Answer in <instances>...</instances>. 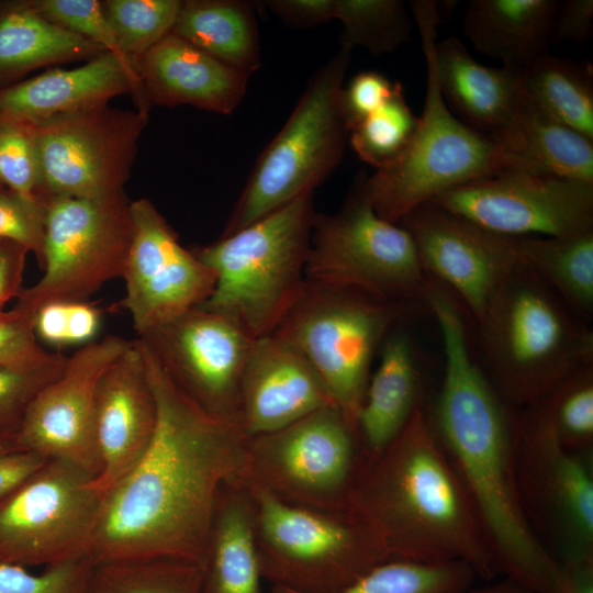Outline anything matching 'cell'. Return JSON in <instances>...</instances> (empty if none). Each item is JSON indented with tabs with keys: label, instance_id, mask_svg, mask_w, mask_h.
Here are the masks:
<instances>
[{
	"label": "cell",
	"instance_id": "cell-32",
	"mask_svg": "<svg viewBox=\"0 0 593 593\" xmlns=\"http://www.w3.org/2000/svg\"><path fill=\"white\" fill-rule=\"evenodd\" d=\"M517 75L527 100L593 141V69L590 63L546 53Z\"/></svg>",
	"mask_w": 593,
	"mask_h": 593
},
{
	"label": "cell",
	"instance_id": "cell-11",
	"mask_svg": "<svg viewBox=\"0 0 593 593\" xmlns=\"http://www.w3.org/2000/svg\"><path fill=\"white\" fill-rule=\"evenodd\" d=\"M246 480L284 503L320 511L349 510L367 459L358 429L336 405L246 437Z\"/></svg>",
	"mask_w": 593,
	"mask_h": 593
},
{
	"label": "cell",
	"instance_id": "cell-1",
	"mask_svg": "<svg viewBox=\"0 0 593 593\" xmlns=\"http://www.w3.org/2000/svg\"><path fill=\"white\" fill-rule=\"evenodd\" d=\"M157 406L153 439L136 466L102 497L90 559H172L202 568L220 491L248 477L237 423L193 403L135 339Z\"/></svg>",
	"mask_w": 593,
	"mask_h": 593
},
{
	"label": "cell",
	"instance_id": "cell-25",
	"mask_svg": "<svg viewBox=\"0 0 593 593\" xmlns=\"http://www.w3.org/2000/svg\"><path fill=\"white\" fill-rule=\"evenodd\" d=\"M505 170L518 169L593 184V141L555 120L524 96L490 135Z\"/></svg>",
	"mask_w": 593,
	"mask_h": 593
},
{
	"label": "cell",
	"instance_id": "cell-27",
	"mask_svg": "<svg viewBox=\"0 0 593 593\" xmlns=\"http://www.w3.org/2000/svg\"><path fill=\"white\" fill-rule=\"evenodd\" d=\"M557 0H471L463 33L481 54L518 71L548 53Z\"/></svg>",
	"mask_w": 593,
	"mask_h": 593
},
{
	"label": "cell",
	"instance_id": "cell-39",
	"mask_svg": "<svg viewBox=\"0 0 593 593\" xmlns=\"http://www.w3.org/2000/svg\"><path fill=\"white\" fill-rule=\"evenodd\" d=\"M180 0H107L102 2L123 54L136 61L171 33Z\"/></svg>",
	"mask_w": 593,
	"mask_h": 593
},
{
	"label": "cell",
	"instance_id": "cell-55",
	"mask_svg": "<svg viewBox=\"0 0 593 593\" xmlns=\"http://www.w3.org/2000/svg\"><path fill=\"white\" fill-rule=\"evenodd\" d=\"M1 190V189H0Z\"/></svg>",
	"mask_w": 593,
	"mask_h": 593
},
{
	"label": "cell",
	"instance_id": "cell-52",
	"mask_svg": "<svg viewBox=\"0 0 593 593\" xmlns=\"http://www.w3.org/2000/svg\"><path fill=\"white\" fill-rule=\"evenodd\" d=\"M46 459L27 450L0 454V501L33 474Z\"/></svg>",
	"mask_w": 593,
	"mask_h": 593
},
{
	"label": "cell",
	"instance_id": "cell-9",
	"mask_svg": "<svg viewBox=\"0 0 593 593\" xmlns=\"http://www.w3.org/2000/svg\"><path fill=\"white\" fill-rule=\"evenodd\" d=\"M410 306L305 279L272 334L309 362L333 402L358 429L372 360Z\"/></svg>",
	"mask_w": 593,
	"mask_h": 593
},
{
	"label": "cell",
	"instance_id": "cell-22",
	"mask_svg": "<svg viewBox=\"0 0 593 593\" xmlns=\"http://www.w3.org/2000/svg\"><path fill=\"white\" fill-rule=\"evenodd\" d=\"M336 405L309 362L273 334L255 338L242 374L238 424L245 437L266 434Z\"/></svg>",
	"mask_w": 593,
	"mask_h": 593
},
{
	"label": "cell",
	"instance_id": "cell-30",
	"mask_svg": "<svg viewBox=\"0 0 593 593\" xmlns=\"http://www.w3.org/2000/svg\"><path fill=\"white\" fill-rule=\"evenodd\" d=\"M105 52L46 20L29 0L0 2V86L41 67L87 61Z\"/></svg>",
	"mask_w": 593,
	"mask_h": 593
},
{
	"label": "cell",
	"instance_id": "cell-24",
	"mask_svg": "<svg viewBox=\"0 0 593 593\" xmlns=\"http://www.w3.org/2000/svg\"><path fill=\"white\" fill-rule=\"evenodd\" d=\"M148 103L234 112L249 76L169 33L136 61Z\"/></svg>",
	"mask_w": 593,
	"mask_h": 593
},
{
	"label": "cell",
	"instance_id": "cell-37",
	"mask_svg": "<svg viewBox=\"0 0 593 593\" xmlns=\"http://www.w3.org/2000/svg\"><path fill=\"white\" fill-rule=\"evenodd\" d=\"M527 409L549 427L562 446L589 452L593 444V363L573 371Z\"/></svg>",
	"mask_w": 593,
	"mask_h": 593
},
{
	"label": "cell",
	"instance_id": "cell-46",
	"mask_svg": "<svg viewBox=\"0 0 593 593\" xmlns=\"http://www.w3.org/2000/svg\"><path fill=\"white\" fill-rule=\"evenodd\" d=\"M396 82L378 71L367 70L356 74L344 86L340 104L348 132L385 103Z\"/></svg>",
	"mask_w": 593,
	"mask_h": 593
},
{
	"label": "cell",
	"instance_id": "cell-50",
	"mask_svg": "<svg viewBox=\"0 0 593 593\" xmlns=\"http://www.w3.org/2000/svg\"><path fill=\"white\" fill-rule=\"evenodd\" d=\"M548 593H593V557L558 560Z\"/></svg>",
	"mask_w": 593,
	"mask_h": 593
},
{
	"label": "cell",
	"instance_id": "cell-34",
	"mask_svg": "<svg viewBox=\"0 0 593 593\" xmlns=\"http://www.w3.org/2000/svg\"><path fill=\"white\" fill-rule=\"evenodd\" d=\"M477 579L475 572L460 561L390 559L334 593H463ZM272 593L298 592L272 588Z\"/></svg>",
	"mask_w": 593,
	"mask_h": 593
},
{
	"label": "cell",
	"instance_id": "cell-36",
	"mask_svg": "<svg viewBox=\"0 0 593 593\" xmlns=\"http://www.w3.org/2000/svg\"><path fill=\"white\" fill-rule=\"evenodd\" d=\"M201 568L172 560H128L92 566L85 593H201Z\"/></svg>",
	"mask_w": 593,
	"mask_h": 593
},
{
	"label": "cell",
	"instance_id": "cell-48",
	"mask_svg": "<svg viewBox=\"0 0 593 593\" xmlns=\"http://www.w3.org/2000/svg\"><path fill=\"white\" fill-rule=\"evenodd\" d=\"M262 3L293 27H312L333 20V0H270Z\"/></svg>",
	"mask_w": 593,
	"mask_h": 593
},
{
	"label": "cell",
	"instance_id": "cell-51",
	"mask_svg": "<svg viewBox=\"0 0 593 593\" xmlns=\"http://www.w3.org/2000/svg\"><path fill=\"white\" fill-rule=\"evenodd\" d=\"M27 250L9 240L0 239V312L13 296H19Z\"/></svg>",
	"mask_w": 593,
	"mask_h": 593
},
{
	"label": "cell",
	"instance_id": "cell-47",
	"mask_svg": "<svg viewBox=\"0 0 593 593\" xmlns=\"http://www.w3.org/2000/svg\"><path fill=\"white\" fill-rule=\"evenodd\" d=\"M593 32V0H566L558 3L551 29V44H584Z\"/></svg>",
	"mask_w": 593,
	"mask_h": 593
},
{
	"label": "cell",
	"instance_id": "cell-8",
	"mask_svg": "<svg viewBox=\"0 0 593 593\" xmlns=\"http://www.w3.org/2000/svg\"><path fill=\"white\" fill-rule=\"evenodd\" d=\"M351 49H340L311 77L287 122L259 155L222 236L314 192L339 165L348 128L342 92Z\"/></svg>",
	"mask_w": 593,
	"mask_h": 593
},
{
	"label": "cell",
	"instance_id": "cell-15",
	"mask_svg": "<svg viewBox=\"0 0 593 593\" xmlns=\"http://www.w3.org/2000/svg\"><path fill=\"white\" fill-rule=\"evenodd\" d=\"M556 438L530 410L518 414V486L528 522L558 561L593 557V474L589 459Z\"/></svg>",
	"mask_w": 593,
	"mask_h": 593
},
{
	"label": "cell",
	"instance_id": "cell-38",
	"mask_svg": "<svg viewBox=\"0 0 593 593\" xmlns=\"http://www.w3.org/2000/svg\"><path fill=\"white\" fill-rule=\"evenodd\" d=\"M417 121L402 85L396 82L385 103L349 132L351 147L360 159L376 169L385 167L405 149Z\"/></svg>",
	"mask_w": 593,
	"mask_h": 593
},
{
	"label": "cell",
	"instance_id": "cell-28",
	"mask_svg": "<svg viewBox=\"0 0 593 593\" xmlns=\"http://www.w3.org/2000/svg\"><path fill=\"white\" fill-rule=\"evenodd\" d=\"M393 329L380 348L370 376L357 427L367 457L381 452L422 404L419 371L411 339Z\"/></svg>",
	"mask_w": 593,
	"mask_h": 593
},
{
	"label": "cell",
	"instance_id": "cell-40",
	"mask_svg": "<svg viewBox=\"0 0 593 593\" xmlns=\"http://www.w3.org/2000/svg\"><path fill=\"white\" fill-rule=\"evenodd\" d=\"M46 20L101 46L113 54L127 69H137L122 52L107 19L102 2L97 0H29Z\"/></svg>",
	"mask_w": 593,
	"mask_h": 593
},
{
	"label": "cell",
	"instance_id": "cell-33",
	"mask_svg": "<svg viewBox=\"0 0 593 593\" xmlns=\"http://www.w3.org/2000/svg\"><path fill=\"white\" fill-rule=\"evenodd\" d=\"M522 265L536 272L581 318L593 315V231L567 237H514Z\"/></svg>",
	"mask_w": 593,
	"mask_h": 593
},
{
	"label": "cell",
	"instance_id": "cell-6",
	"mask_svg": "<svg viewBox=\"0 0 593 593\" xmlns=\"http://www.w3.org/2000/svg\"><path fill=\"white\" fill-rule=\"evenodd\" d=\"M305 193L244 228L193 253L215 275L200 306L240 325L253 337L270 335L305 281L313 217Z\"/></svg>",
	"mask_w": 593,
	"mask_h": 593
},
{
	"label": "cell",
	"instance_id": "cell-5",
	"mask_svg": "<svg viewBox=\"0 0 593 593\" xmlns=\"http://www.w3.org/2000/svg\"><path fill=\"white\" fill-rule=\"evenodd\" d=\"M409 9L426 64L423 113L402 154L371 176H360L374 211L393 223L451 188L505 170L492 138L457 119L440 92L433 57L439 3L415 0Z\"/></svg>",
	"mask_w": 593,
	"mask_h": 593
},
{
	"label": "cell",
	"instance_id": "cell-31",
	"mask_svg": "<svg viewBox=\"0 0 593 593\" xmlns=\"http://www.w3.org/2000/svg\"><path fill=\"white\" fill-rule=\"evenodd\" d=\"M256 2L183 1L172 34L250 77L261 66Z\"/></svg>",
	"mask_w": 593,
	"mask_h": 593
},
{
	"label": "cell",
	"instance_id": "cell-2",
	"mask_svg": "<svg viewBox=\"0 0 593 593\" xmlns=\"http://www.w3.org/2000/svg\"><path fill=\"white\" fill-rule=\"evenodd\" d=\"M427 304L444 350L443 382L429 417L434 432L474 507L499 575L548 593L558 561L537 538L522 502L517 410L503 400L474 357L457 301L435 291Z\"/></svg>",
	"mask_w": 593,
	"mask_h": 593
},
{
	"label": "cell",
	"instance_id": "cell-13",
	"mask_svg": "<svg viewBox=\"0 0 593 593\" xmlns=\"http://www.w3.org/2000/svg\"><path fill=\"white\" fill-rule=\"evenodd\" d=\"M94 477L47 459L0 501V562L53 566L90 558L102 494Z\"/></svg>",
	"mask_w": 593,
	"mask_h": 593
},
{
	"label": "cell",
	"instance_id": "cell-53",
	"mask_svg": "<svg viewBox=\"0 0 593 593\" xmlns=\"http://www.w3.org/2000/svg\"><path fill=\"white\" fill-rule=\"evenodd\" d=\"M463 593H537L528 590L508 579H503L499 582L489 581L488 584L482 586H471Z\"/></svg>",
	"mask_w": 593,
	"mask_h": 593
},
{
	"label": "cell",
	"instance_id": "cell-20",
	"mask_svg": "<svg viewBox=\"0 0 593 593\" xmlns=\"http://www.w3.org/2000/svg\"><path fill=\"white\" fill-rule=\"evenodd\" d=\"M399 224L410 233L425 273L449 288L475 324L521 265L514 237L489 232L430 202Z\"/></svg>",
	"mask_w": 593,
	"mask_h": 593
},
{
	"label": "cell",
	"instance_id": "cell-45",
	"mask_svg": "<svg viewBox=\"0 0 593 593\" xmlns=\"http://www.w3.org/2000/svg\"><path fill=\"white\" fill-rule=\"evenodd\" d=\"M34 320L18 307L0 312V367L35 366L53 357L40 345Z\"/></svg>",
	"mask_w": 593,
	"mask_h": 593
},
{
	"label": "cell",
	"instance_id": "cell-19",
	"mask_svg": "<svg viewBox=\"0 0 593 593\" xmlns=\"http://www.w3.org/2000/svg\"><path fill=\"white\" fill-rule=\"evenodd\" d=\"M131 213L133 239L120 305L139 336L202 305L213 292L215 275L179 243L149 199L131 201Z\"/></svg>",
	"mask_w": 593,
	"mask_h": 593
},
{
	"label": "cell",
	"instance_id": "cell-18",
	"mask_svg": "<svg viewBox=\"0 0 593 593\" xmlns=\"http://www.w3.org/2000/svg\"><path fill=\"white\" fill-rule=\"evenodd\" d=\"M132 340L108 335L67 357L61 372L30 402L15 432L20 449L58 459L94 477L101 471L96 441L99 382Z\"/></svg>",
	"mask_w": 593,
	"mask_h": 593
},
{
	"label": "cell",
	"instance_id": "cell-43",
	"mask_svg": "<svg viewBox=\"0 0 593 593\" xmlns=\"http://www.w3.org/2000/svg\"><path fill=\"white\" fill-rule=\"evenodd\" d=\"M92 566L90 558H83L33 574L25 567L0 562V593H85Z\"/></svg>",
	"mask_w": 593,
	"mask_h": 593
},
{
	"label": "cell",
	"instance_id": "cell-26",
	"mask_svg": "<svg viewBox=\"0 0 593 593\" xmlns=\"http://www.w3.org/2000/svg\"><path fill=\"white\" fill-rule=\"evenodd\" d=\"M434 65L440 92L467 125L490 136L523 98L517 71L482 65L456 36L436 41Z\"/></svg>",
	"mask_w": 593,
	"mask_h": 593
},
{
	"label": "cell",
	"instance_id": "cell-10",
	"mask_svg": "<svg viewBox=\"0 0 593 593\" xmlns=\"http://www.w3.org/2000/svg\"><path fill=\"white\" fill-rule=\"evenodd\" d=\"M304 273L309 281L409 305L423 300L429 281L410 233L378 215L360 176L337 212L315 213Z\"/></svg>",
	"mask_w": 593,
	"mask_h": 593
},
{
	"label": "cell",
	"instance_id": "cell-44",
	"mask_svg": "<svg viewBox=\"0 0 593 593\" xmlns=\"http://www.w3.org/2000/svg\"><path fill=\"white\" fill-rule=\"evenodd\" d=\"M45 212L46 202L0 190V239L32 251L40 266L43 261Z\"/></svg>",
	"mask_w": 593,
	"mask_h": 593
},
{
	"label": "cell",
	"instance_id": "cell-49",
	"mask_svg": "<svg viewBox=\"0 0 593 593\" xmlns=\"http://www.w3.org/2000/svg\"><path fill=\"white\" fill-rule=\"evenodd\" d=\"M65 303V329L67 345L91 343L99 332L101 312L86 301Z\"/></svg>",
	"mask_w": 593,
	"mask_h": 593
},
{
	"label": "cell",
	"instance_id": "cell-23",
	"mask_svg": "<svg viewBox=\"0 0 593 593\" xmlns=\"http://www.w3.org/2000/svg\"><path fill=\"white\" fill-rule=\"evenodd\" d=\"M125 93L135 98L138 109L148 111L138 74L105 52L78 67L52 68L0 86V126H33L56 116L107 105L114 97Z\"/></svg>",
	"mask_w": 593,
	"mask_h": 593
},
{
	"label": "cell",
	"instance_id": "cell-12",
	"mask_svg": "<svg viewBox=\"0 0 593 593\" xmlns=\"http://www.w3.org/2000/svg\"><path fill=\"white\" fill-rule=\"evenodd\" d=\"M133 239L131 201L124 192L92 200L46 202L42 278L23 289L15 307L35 317L53 302L86 301L123 275Z\"/></svg>",
	"mask_w": 593,
	"mask_h": 593
},
{
	"label": "cell",
	"instance_id": "cell-14",
	"mask_svg": "<svg viewBox=\"0 0 593 593\" xmlns=\"http://www.w3.org/2000/svg\"><path fill=\"white\" fill-rule=\"evenodd\" d=\"M148 121L145 110L108 104L31 126L37 153L38 198L100 200L123 192Z\"/></svg>",
	"mask_w": 593,
	"mask_h": 593
},
{
	"label": "cell",
	"instance_id": "cell-42",
	"mask_svg": "<svg viewBox=\"0 0 593 593\" xmlns=\"http://www.w3.org/2000/svg\"><path fill=\"white\" fill-rule=\"evenodd\" d=\"M38 183V160L31 126H0V189L42 201Z\"/></svg>",
	"mask_w": 593,
	"mask_h": 593
},
{
	"label": "cell",
	"instance_id": "cell-17",
	"mask_svg": "<svg viewBox=\"0 0 593 593\" xmlns=\"http://www.w3.org/2000/svg\"><path fill=\"white\" fill-rule=\"evenodd\" d=\"M137 338L193 403L238 424L240 380L255 337L231 318L198 306Z\"/></svg>",
	"mask_w": 593,
	"mask_h": 593
},
{
	"label": "cell",
	"instance_id": "cell-21",
	"mask_svg": "<svg viewBox=\"0 0 593 593\" xmlns=\"http://www.w3.org/2000/svg\"><path fill=\"white\" fill-rule=\"evenodd\" d=\"M157 424V406L142 353L135 342L102 376L96 401V441L101 471L94 479L102 496L146 452Z\"/></svg>",
	"mask_w": 593,
	"mask_h": 593
},
{
	"label": "cell",
	"instance_id": "cell-4",
	"mask_svg": "<svg viewBox=\"0 0 593 593\" xmlns=\"http://www.w3.org/2000/svg\"><path fill=\"white\" fill-rule=\"evenodd\" d=\"M479 329L484 373L515 410L530 407L579 368L593 363V332L536 272L508 275Z\"/></svg>",
	"mask_w": 593,
	"mask_h": 593
},
{
	"label": "cell",
	"instance_id": "cell-3",
	"mask_svg": "<svg viewBox=\"0 0 593 593\" xmlns=\"http://www.w3.org/2000/svg\"><path fill=\"white\" fill-rule=\"evenodd\" d=\"M349 510L378 534L391 559L460 561L486 582L499 575L474 507L423 403L391 444L367 457Z\"/></svg>",
	"mask_w": 593,
	"mask_h": 593
},
{
	"label": "cell",
	"instance_id": "cell-7",
	"mask_svg": "<svg viewBox=\"0 0 593 593\" xmlns=\"http://www.w3.org/2000/svg\"><path fill=\"white\" fill-rule=\"evenodd\" d=\"M245 483L260 573L272 588L334 593L391 559L378 534L353 511L291 505Z\"/></svg>",
	"mask_w": 593,
	"mask_h": 593
},
{
	"label": "cell",
	"instance_id": "cell-35",
	"mask_svg": "<svg viewBox=\"0 0 593 593\" xmlns=\"http://www.w3.org/2000/svg\"><path fill=\"white\" fill-rule=\"evenodd\" d=\"M332 19L340 21V46H356L374 56L392 53L410 41L414 22L401 0H333Z\"/></svg>",
	"mask_w": 593,
	"mask_h": 593
},
{
	"label": "cell",
	"instance_id": "cell-29",
	"mask_svg": "<svg viewBox=\"0 0 593 593\" xmlns=\"http://www.w3.org/2000/svg\"><path fill=\"white\" fill-rule=\"evenodd\" d=\"M201 572V593H260L253 508L244 480L220 491Z\"/></svg>",
	"mask_w": 593,
	"mask_h": 593
},
{
	"label": "cell",
	"instance_id": "cell-16",
	"mask_svg": "<svg viewBox=\"0 0 593 593\" xmlns=\"http://www.w3.org/2000/svg\"><path fill=\"white\" fill-rule=\"evenodd\" d=\"M430 203L502 236L567 237L593 231V184L527 170L469 181Z\"/></svg>",
	"mask_w": 593,
	"mask_h": 593
},
{
	"label": "cell",
	"instance_id": "cell-41",
	"mask_svg": "<svg viewBox=\"0 0 593 593\" xmlns=\"http://www.w3.org/2000/svg\"><path fill=\"white\" fill-rule=\"evenodd\" d=\"M67 357L54 353L45 362L29 367H0V433L15 434L37 392L63 370Z\"/></svg>",
	"mask_w": 593,
	"mask_h": 593
},
{
	"label": "cell",
	"instance_id": "cell-54",
	"mask_svg": "<svg viewBox=\"0 0 593 593\" xmlns=\"http://www.w3.org/2000/svg\"><path fill=\"white\" fill-rule=\"evenodd\" d=\"M20 449L16 443L15 434L0 433V454Z\"/></svg>",
	"mask_w": 593,
	"mask_h": 593
}]
</instances>
